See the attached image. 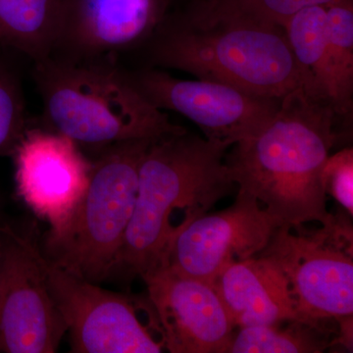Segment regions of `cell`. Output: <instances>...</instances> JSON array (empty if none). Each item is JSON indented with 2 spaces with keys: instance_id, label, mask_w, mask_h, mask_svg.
<instances>
[{
  "instance_id": "cell-1",
  "label": "cell",
  "mask_w": 353,
  "mask_h": 353,
  "mask_svg": "<svg viewBox=\"0 0 353 353\" xmlns=\"http://www.w3.org/2000/svg\"><path fill=\"white\" fill-rule=\"evenodd\" d=\"M152 41L153 63L199 80L279 101L301 88L284 27L246 6L196 0L165 18Z\"/></svg>"
},
{
  "instance_id": "cell-2",
  "label": "cell",
  "mask_w": 353,
  "mask_h": 353,
  "mask_svg": "<svg viewBox=\"0 0 353 353\" xmlns=\"http://www.w3.org/2000/svg\"><path fill=\"white\" fill-rule=\"evenodd\" d=\"M329 104L301 88L285 95L270 122L234 143L226 164L239 192L257 199L283 225L330 224L322 173L336 143Z\"/></svg>"
},
{
  "instance_id": "cell-3",
  "label": "cell",
  "mask_w": 353,
  "mask_h": 353,
  "mask_svg": "<svg viewBox=\"0 0 353 353\" xmlns=\"http://www.w3.org/2000/svg\"><path fill=\"white\" fill-rule=\"evenodd\" d=\"M231 146L187 131L153 139L141 160L138 194L113 273L143 277L161 262L176 234L234 187L225 157ZM182 230V231H183Z\"/></svg>"
},
{
  "instance_id": "cell-4",
  "label": "cell",
  "mask_w": 353,
  "mask_h": 353,
  "mask_svg": "<svg viewBox=\"0 0 353 353\" xmlns=\"http://www.w3.org/2000/svg\"><path fill=\"white\" fill-rule=\"evenodd\" d=\"M43 101L41 126L82 148L185 131L139 92L116 62H71L48 57L32 63Z\"/></svg>"
},
{
  "instance_id": "cell-5",
  "label": "cell",
  "mask_w": 353,
  "mask_h": 353,
  "mask_svg": "<svg viewBox=\"0 0 353 353\" xmlns=\"http://www.w3.org/2000/svg\"><path fill=\"white\" fill-rule=\"evenodd\" d=\"M155 139H131L97 150L71 225L59 240L41 250L48 259L95 284L112 275L134 212L139 166Z\"/></svg>"
},
{
  "instance_id": "cell-6",
  "label": "cell",
  "mask_w": 353,
  "mask_h": 353,
  "mask_svg": "<svg viewBox=\"0 0 353 353\" xmlns=\"http://www.w3.org/2000/svg\"><path fill=\"white\" fill-rule=\"evenodd\" d=\"M340 216L315 231L279 227L260 253L285 276L299 312L311 324L352 319V228Z\"/></svg>"
},
{
  "instance_id": "cell-7",
  "label": "cell",
  "mask_w": 353,
  "mask_h": 353,
  "mask_svg": "<svg viewBox=\"0 0 353 353\" xmlns=\"http://www.w3.org/2000/svg\"><path fill=\"white\" fill-rule=\"evenodd\" d=\"M46 284L69 334L71 352L158 353L164 343L153 336L157 325H145L134 299L102 289L74 275L41 252Z\"/></svg>"
},
{
  "instance_id": "cell-8",
  "label": "cell",
  "mask_w": 353,
  "mask_h": 353,
  "mask_svg": "<svg viewBox=\"0 0 353 353\" xmlns=\"http://www.w3.org/2000/svg\"><path fill=\"white\" fill-rule=\"evenodd\" d=\"M41 256L31 236L0 225V352H55L67 333Z\"/></svg>"
},
{
  "instance_id": "cell-9",
  "label": "cell",
  "mask_w": 353,
  "mask_h": 353,
  "mask_svg": "<svg viewBox=\"0 0 353 353\" xmlns=\"http://www.w3.org/2000/svg\"><path fill=\"white\" fill-rule=\"evenodd\" d=\"M11 157L18 196L50 225L46 245L54 243L75 217L90 182L92 160L73 139L31 125Z\"/></svg>"
},
{
  "instance_id": "cell-10",
  "label": "cell",
  "mask_w": 353,
  "mask_h": 353,
  "mask_svg": "<svg viewBox=\"0 0 353 353\" xmlns=\"http://www.w3.org/2000/svg\"><path fill=\"white\" fill-rule=\"evenodd\" d=\"M281 226L255 197L239 192L230 208L205 213L176 234L157 267L212 284L228 265L263 252Z\"/></svg>"
},
{
  "instance_id": "cell-11",
  "label": "cell",
  "mask_w": 353,
  "mask_h": 353,
  "mask_svg": "<svg viewBox=\"0 0 353 353\" xmlns=\"http://www.w3.org/2000/svg\"><path fill=\"white\" fill-rule=\"evenodd\" d=\"M128 74L155 108L182 114L199 127L205 139L230 146L263 129L282 101L226 83L180 80L159 70Z\"/></svg>"
},
{
  "instance_id": "cell-12",
  "label": "cell",
  "mask_w": 353,
  "mask_h": 353,
  "mask_svg": "<svg viewBox=\"0 0 353 353\" xmlns=\"http://www.w3.org/2000/svg\"><path fill=\"white\" fill-rule=\"evenodd\" d=\"M168 0H61L50 57L71 62H118L123 51L153 37Z\"/></svg>"
},
{
  "instance_id": "cell-13",
  "label": "cell",
  "mask_w": 353,
  "mask_h": 353,
  "mask_svg": "<svg viewBox=\"0 0 353 353\" xmlns=\"http://www.w3.org/2000/svg\"><path fill=\"white\" fill-rule=\"evenodd\" d=\"M157 318L165 350L227 353L236 329L210 283L157 267L141 277Z\"/></svg>"
},
{
  "instance_id": "cell-14",
  "label": "cell",
  "mask_w": 353,
  "mask_h": 353,
  "mask_svg": "<svg viewBox=\"0 0 353 353\" xmlns=\"http://www.w3.org/2000/svg\"><path fill=\"white\" fill-rule=\"evenodd\" d=\"M212 285L236 328L288 321L311 324L297 310L282 271L265 255L228 265Z\"/></svg>"
},
{
  "instance_id": "cell-15",
  "label": "cell",
  "mask_w": 353,
  "mask_h": 353,
  "mask_svg": "<svg viewBox=\"0 0 353 353\" xmlns=\"http://www.w3.org/2000/svg\"><path fill=\"white\" fill-rule=\"evenodd\" d=\"M61 0H0V51L32 63L50 57Z\"/></svg>"
},
{
  "instance_id": "cell-16",
  "label": "cell",
  "mask_w": 353,
  "mask_h": 353,
  "mask_svg": "<svg viewBox=\"0 0 353 353\" xmlns=\"http://www.w3.org/2000/svg\"><path fill=\"white\" fill-rule=\"evenodd\" d=\"M284 29L301 76V90L331 106L326 6L301 9L289 18Z\"/></svg>"
},
{
  "instance_id": "cell-17",
  "label": "cell",
  "mask_w": 353,
  "mask_h": 353,
  "mask_svg": "<svg viewBox=\"0 0 353 353\" xmlns=\"http://www.w3.org/2000/svg\"><path fill=\"white\" fill-rule=\"evenodd\" d=\"M326 8L331 106L336 115H345L352 108L353 1L338 0Z\"/></svg>"
},
{
  "instance_id": "cell-18",
  "label": "cell",
  "mask_w": 353,
  "mask_h": 353,
  "mask_svg": "<svg viewBox=\"0 0 353 353\" xmlns=\"http://www.w3.org/2000/svg\"><path fill=\"white\" fill-rule=\"evenodd\" d=\"M281 324L240 328L234 334L227 353H320L331 343L325 323Z\"/></svg>"
},
{
  "instance_id": "cell-19",
  "label": "cell",
  "mask_w": 353,
  "mask_h": 353,
  "mask_svg": "<svg viewBox=\"0 0 353 353\" xmlns=\"http://www.w3.org/2000/svg\"><path fill=\"white\" fill-rule=\"evenodd\" d=\"M10 55L0 51V157H10L29 128L22 85Z\"/></svg>"
},
{
  "instance_id": "cell-20",
  "label": "cell",
  "mask_w": 353,
  "mask_h": 353,
  "mask_svg": "<svg viewBox=\"0 0 353 353\" xmlns=\"http://www.w3.org/2000/svg\"><path fill=\"white\" fill-rule=\"evenodd\" d=\"M323 185L327 196L330 194L334 201L353 214V150L345 148L336 154L329 157L322 173Z\"/></svg>"
},
{
  "instance_id": "cell-21",
  "label": "cell",
  "mask_w": 353,
  "mask_h": 353,
  "mask_svg": "<svg viewBox=\"0 0 353 353\" xmlns=\"http://www.w3.org/2000/svg\"><path fill=\"white\" fill-rule=\"evenodd\" d=\"M338 0H252L245 6L266 19L284 27L294 13L306 7L328 6Z\"/></svg>"
},
{
  "instance_id": "cell-22",
  "label": "cell",
  "mask_w": 353,
  "mask_h": 353,
  "mask_svg": "<svg viewBox=\"0 0 353 353\" xmlns=\"http://www.w3.org/2000/svg\"><path fill=\"white\" fill-rule=\"evenodd\" d=\"M196 1V0H194ZM203 1L214 2V3L234 4V6H248L252 0H203Z\"/></svg>"
}]
</instances>
